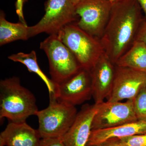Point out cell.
Returning <instances> with one entry per match:
<instances>
[{
    "mask_svg": "<svg viewBox=\"0 0 146 146\" xmlns=\"http://www.w3.org/2000/svg\"><path fill=\"white\" fill-rule=\"evenodd\" d=\"M136 0L112 4L109 21L100 39L105 52L113 64L132 46L146 18Z\"/></svg>",
    "mask_w": 146,
    "mask_h": 146,
    "instance_id": "cell-1",
    "label": "cell"
},
{
    "mask_svg": "<svg viewBox=\"0 0 146 146\" xmlns=\"http://www.w3.org/2000/svg\"><path fill=\"white\" fill-rule=\"evenodd\" d=\"M38 109L34 95L22 86L18 77L0 81V119L11 122H25L30 116L35 115Z\"/></svg>",
    "mask_w": 146,
    "mask_h": 146,
    "instance_id": "cell-2",
    "label": "cell"
},
{
    "mask_svg": "<svg viewBox=\"0 0 146 146\" xmlns=\"http://www.w3.org/2000/svg\"><path fill=\"white\" fill-rule=\"evenodd\" d=\"M57 35L82 69L90 71L105 53L100 39L80 28L76 23L65 26Z\"/></svg>",
    "mask_w": 146,
    "mask_h": 146,
    "instance_id": "cell-3",
    "label": "cell"
},
{
    "mask_svg": "<svg viewBox=\"0 0 146 146\" xmlns=\"http://www.w3.org/2000/svg\"><path fill=\"white\" fill-rule=\"evenodd\" d=\"M76 106L57 101L50 97L48 107L36 112L38 130L42 138H61L69 130L77 115Z\"/></svg>",
    "mask_w": 146,
    "mask_h": 146,
    "instance_id": "cell-4",
    "label": "cell"
},
{
    "mask_svg": "<svg viewBox=\"0 0 146 146\" xmlns=\"http://www.w3.org/2000/svg\"><path fill=\"white\" fill-rule=\"evenodd\" d=\"M40 48L48 58L51 79L55 84L65 81L81 68L72 53L57 35H50L40 43Z\"/></svg>",
    "mask_w": 146,
    "mask_h": 146,
    "instance_id": "cell-5",
    "label": "cell"
},
{
    "mask_svg": "<svg viewBox=\"0 0 146 146\" xmlns=\"http://www.w3.org/2000/svg\"><path fill=\"white\" fill-rule=\"evenodd\" d=\"M45 9V15L41 20L29 27L30 38L43 33L57 35L65 26L74 23L78 17L71 0H47Z\"/></svg>",
    "mask_w": 146,
    "mask_h": 146,
    "instance_id": "cell-6",
    "label": "cell"
},
{
    "mask_svg": "<svg viewBox=\"0 0 146 146\" xmlns=\"http://www.w3.org/2000/svg\"><path fill=\"white\" fill-rule=\"evenodd\" d=\"M112 5L108 0H81L75 6L76 14L80 18L76 25L100 39L109 21Z\"/></svg>",
    "mask_w": 146,
    "mask_h": 146,
    "instance_id": "cell-7",
    "label": "cell"
},
{
    "mask_svg": "<svg viewBox=\"0 0 146 146\" xmlns=\"http://www.w3.org/2000/svg\"><path fill=\"white\" fill-rule=\"evenodd\" d=\"M53 97L57 101L76 106L91 99L92 85L90 71L81 68L74 75L55 84Z\"/></svg>",
    "mask_w": 146,
    "mask_h": 146,
    "instance_id": "cell-8",
    "label": "cell"
},
{
    "mask_svg": "<svg viewBox=\"0 0 146 146\" xmlns=\"http://www.w3.org/2000/svg\"><path fill=\"white\" fill-rule=\"evenodd\" d=\"M137 120L133 100L124 102H104L99 104L92 122V130L114 127Z\"/></svg>",
    "mask_w": 146,
    "mask_h": 146,
    "instance_id": "cell-9",
    "label": "cell"
},
{
    "mask_svg": "<svg viewBox=\"0 0 146 146\" xmlns=\"http://www.w3.org/2000/svg\"><path fill=\"white\" fill-rule=\"evenodd\" d=\"M146 86V73L115 65V77L111 94L107 101L133 100Z\"/></svg>",
    "mask_w": 146,
    "mask_h": 146,
    "instance_id": "cell-10",
    "label": "cell"
},
{
    "mask_svg": "<svg viewBox=\"0 0 146 146\" xmlns=\"http://www.w3.org/2000/svg\"><path fill=\"white\" fill-rule=\"evenodd\" d=\"M115 65L105 53L90 71L92 97L99 105L109 98L113 86Z\"/></svg>",
    "mask_w": 146,
    "mask_h": 146,
    "instance_id": "cell-11",
    "label": "cell"
},
{
    "mask_svg": "<svg viewBox=\"0 0 146 146\" xmlns=\"http://www.w3.org/2000/svg\"><path fill=\"white\" fill-rule=\"evenodd\" d=\"M99 105L86 104L78 112L68 131L61 138L66 146H86L92 131L93 119Z\"/></svg>",
    "mask_w": 146,
    "mask_h": 146,
    "instance_id": "cell-12",
    "label": "cell"
},
{
    "mask_svg": "<svg viewBox=\"0 0 146 146\" xmlns=\"http://www.w3.org/2000/svg\"><path fill=\"white\" fill-rule=\"evenodd\" d=\"M38 129L27 123L10 122L0 134V146H40Z\"/></svg>",
    "mask_w": 146,
    "mask_h": 146,
    "instance_id": "cell-13",
    "label": "cell"
},
{
    "mask_svg": "<svg viewBox=\"0 0 146 146\" xmlns=\"http://www.w3.org/2000/svg\"><path fill=\"white\" fill-rule=\"evenodd\" d=\"M146 133V121L137 120L114 127L91 131L86 146H92L113 138Z\"/></svg>",
    "mask_w": 146,
    "mask_h": 146,
    "instance_id": "cell-14",
    "label": "cell"
},
{
    "mask_svg": "<svg viewBox=\"0 0 146 146\" xmlns=\"http://www.w3.org/2000/svg\"><path fill=\"white\" fill-rule=\"evenodd\" d=\"M29 27L25 23H11L7 21L5 13H0V46L16 41L27 40L29 37Z\"/></svg>",
    "mask_w": 146,
    "mask_h": 146,
    "instance_id": "cell-15",
    "label": "cell"
},
{
    "mask_svg": "<svg viewBox=\"0 0 146 146\" xmlns=\"http://www.w3.org/2000/svg\"><path fill=\"white\" fill-rule=\"evenodd\" d=\"M115 65L146 73L145 44L140 41H135L130 48L118 60Z\"/></svg>",
    "mask_w": 146,
    "mask_h": 146,
    "instance_id": "cell-16",
    "label": "cell"
},
{
    "mask_svg": "<svg viewBox=\"0 0 146 146\" xmlns=\"http://www.w3.org/2000/svg\"><path fill=\"white\" fill-rule=\"evenodd\" d=\"M8 58L14 62H20L25 65L28 70L31 72L36 74L39 76L45 84L49 94L50 96L54 94L55 84L43 72L39 67L37 62V57L35 51H32L29 53L19 52L16 54L11 55L8 56Z\"/></svg>",
    "mask_w": 146,
    "mask_h": 146,
    "instance_id": "cell-17",
    "label": "cell"
},
{
    "mask_svg": "<svg viewBox=\"0 0 146 146\" xmlns=\"http://www.w3.org/2000/svg\"><path fill=\"white\" fill-rule=\"evenodd\" d=\"M133 105L138 120L146 121V86L141 89L133 99Z\"/></svg>",
    "mask_w": 146,
    "mask_h": 146,
    "instance_id": "cell-18",
    "label": "cell"
},
{
    "mask_svg": "<svg viewBox=\"0 0 146 146\" xmlns=\"http://www.w3.org/2000/svg\"><path fill=\"white\" fill-rule=\"evenodd\" d=\"M112 139L119 146H146V133Z\"/></svg>",
    "mask_w": 146,
    "mask_h": 146,
    "instance_id": "cell-19",
    "label": "cell"
},
{
    "mask_svg": "<svg viewBox=\"0 0 146 146\" xmlns=\"http://www.w3.org/2000/svg\"><path fill=\"white\" fill-rule=\"evenodd\" d=\"M40 146H66L61 138H42Z\"/></svg>",
    "mask_w": 146,
    "mask_h": 146,
    "instance_id": "cell-20",
    "label": "cell"
},
{
    "mask_svg": "<svg viewBox=\"0 0 146 146\" xmlns=\"http://www.w3.org/2000/svg\"><path fill=\"white\" fill-rule=\"evenodd\" d=\"M136 41L144 43L146 46V19L141 25L136 37Z\"/></svg>",
    "mask_w": 146,
    "mask_h": 146,
    "instance_id": "cell-21",
    "label": "cell"
},
{
    "mask_svg": "<svg viewBox=\"0 0 146 146\" xmlns=\"http://www.w3.org/2000/svg\"><path fill=\"white\" fill-rule=\"evenodd\" d=\"M92 146H119L115 143L112 139H109L107 141H104L99 144L94 145Z\"/></svg>",
    "mask_w": 146,
    "mask_h": 146,
    "instance_id": "cell-22",
    "label": "cell"
},
{
    "mask_svg": "<svg viewBox=\"0 0 146 146\" xmlns=\"http://www.w3.org/2000/svg\"><path fill=\"white\" fill-rule=\"evenodd\" d=\"M141 6L142 11H143L145 16L146 18V0H136Z\"/></svg>",
    "mask_w": 146,
    "mask_h": 146,
    "instance_id": "cell-23",
    "label": "cell"
},
{
    "mask_svg": "<svg viewBox=\"0 0 146 146\" xmlns=\"http://www.w3.org/2000/svg\"><path fill=\"white\" fill-rule=\"evenodd\" d=\"M80 1H81V0H71L73 4L75 6Z\"/></svg>",
    "mask_w": 146,
    "mask_h": 146,
    "instance_id": "cell-24",
    "label": "cell"
},
{
    "mask_svg": "<svg viewBox=\"0 0 146 146\" xmlns=\"http://www.w3.org/2000/svg\"><path fill=\"white\" fill-rule=\"evenodd\" d=\"M108 1H109L112 4H113L117 2L121 1V0H108Z\"/></svg>",
    "mask_w": 146,
    "mask_h": 146,
    "instance_id": "cell-25",
    "label": "cell"
},
{
    "mask_svg": "<svg viewBox=\"0 0 146 146\" xmlns=\"http://www.w3.org/2000/svg\"><path fill=\"white\" fill-rule=\"evenodd\" d=\"M28 0H22L23 3L26 2Z\"/></svg>",
    "mask_w": 146,
    "mask_h": 146,
    "instance_id": "cell-26",
    "label": "cell"
}]
</instances>
